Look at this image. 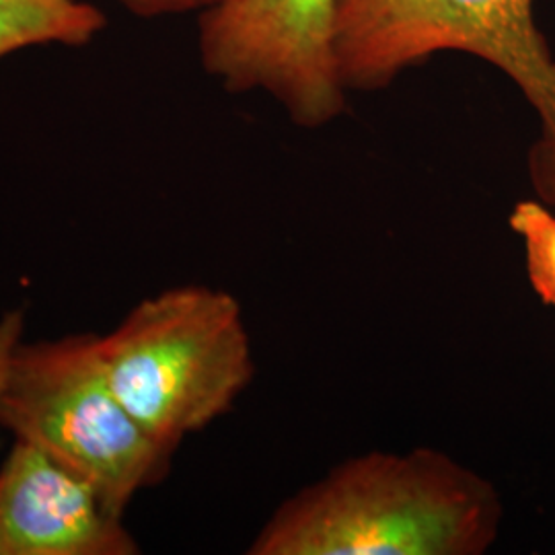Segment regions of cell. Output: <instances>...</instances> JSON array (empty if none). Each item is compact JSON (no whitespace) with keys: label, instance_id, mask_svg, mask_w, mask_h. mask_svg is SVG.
I'll return each instance as SVG.
<instances>
[{"label":"cell","instance_id":"30bf717a","mask_svg":"<svg viewBox=\"0 0 555 555\" xmlns=\"http://www.w3.org/2000/svg\"><path fill=\"white\" fill-rule=\"evenodd\" d=\"M25 339V313L21 309H9L0 313V393L15 348ZM2 430V426H0Z\"/></svg>","mask_w":555,"mask_h":555},{"label":"cell","instance_id":"9c48e42d","mask_svg":"<svg viewBox=\"0 0 555 555\" xmlns=\"http://www.w3.org/2000/svg\"><path fill=\"white\" fill-rule=\"evenodd\" d=\"M527 173L537 199L555 206V130L539 134L527 155Z\"/></svg>","mask_w":555,"mask_h":555},{"label":"cell","instance_id":"277c9868","mask_svg":"<svg viewBox=\"0 0 555 555\" xmlns=\"http://www.w3.org/2000/svg\"><path fill=\"white\" fill-rule=\"evenodd\" d=\"M438 52H465L515 82L555 130V59L533 0H337L336 54L348 91L387 87Z\"/></svg>","mask_w":555,"mask_h":555},{"label":"cell","instance_id":"5b68a950","mask_svg":"<svg viewBox=\"0 0 555 555\" xmlns=\"http://www.w3.org/2000/svg\"><path fill=\"white\" fill-rule=\"evenodd\" d=\"M336 15L337 0H220L199 20L202 64L227 91H263L298 126H325L348 91Z\"/></svg>","mask_w":555,"mask_h":555},{"label":"cell","instance_id":"6da1fadb","mask_svg":"<svg viewBox=\"0 0 555 555\" xmlns=\"http://www.w3.org/2000/svg\"><path fill=\"white\" fill-rule=\"evenodd\" d=\"M504 518L496 486L416 447L346 459L286 498L249 555H483Z\"/></svg>","mask_w":555,"mask_h":555},{"label":"cell","instance_id":"52a82bcc","mask_svg":"<svg viewBox=\"0 0 555 555\" xmlns=\"http://www.w3.org/2000/svg\"><path fill=\"white\" fill-rule=\"evenodd\" d=\"M103 27L105 15L91 0H0V60L46 43L80 48Z\"/></svg>","mask_w":555,"mask_h":555},{"label":"cell","instance_id":"8fae6325","mask_svg":"<svg viewBox=\"0 0 555 555\" xmlns=\"http://www.w3.org/2000/svg\"><path fill=\"white\" fill-rule=\"evenodd\" d=\"M126 9L139 13V15H165V13H185L194 9H210L220 0H118Z\"/></svg>","mask_w":555,"mask_h":555},{"label":"cell","instance_id":"8992f818","mask_svg":"<svg viewBox=\"0 0 555 555\" xmlns=\"http://www.w3.org/2000/svg\"><path fill=\"white\" fill-rule=\"evenodd\" d=\"M98 490L38 447L13 438L0 465V555H139Z\"/></svg>","mask_w":555,"mask_h":555},{"label":"cell","instance_id":"7a4b0ae2","mask_svg":"<svg viewBox=\"0 0 555 555\" xmlns=\"http://www.w3.org/2000/svg\"><path fill=\"white\" fill-rule=\"evenodd\" d=\"M100 350L126 410L171 453L233 412L256 377L241 302L206 284L142 298L100 334Z\"/></svg>","mask_w":555,"mask_h":555},{"label":"cell","instance_id":"3957f363","mask_svg":"<svg viewBox=\"0 0 555 555\" xmlns=\"http://www.w3.org/2000/svg\"><path fill=\"white\" fill-rule=\"evenodd\" d=\"M0 426L89 481L119 516L167 479L176 456L121 403L93 332L21 341L0 393Z\"/></svg>","mask_w":555,"mask_h":555},{"label":"cell","instance_id":"ba28073f","mask_svg":"<svg viewBox=\"0 0 555 555\" xmlns=\"http://www.w3.org/2000/svg\"><path fill=\"white\" fill-rule=\"evenodd\" d=\"M508 224L525 247L527 278L539 300L555 307V215L541 199L518 202Z\"/></svg>","mask_w":555,"mask_h":555}]
</instances>
